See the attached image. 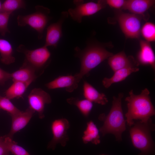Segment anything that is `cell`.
Masks as SVG:
<instances>
[{"instance_id":"6","label":"cell","mask_w":155,"mask_h":155,"mask_svg":"<svg viewBox=\"0 0 155 155\" xmlns=\"http://www.w3.org/2000/svg\"><path fill=\"white\" fill-rule=\"evenodd\" d=\"M116 19L126 38L138 39L141 33V18L139 15L117 11Z\"/></svg>"},{"instance_id":"10","label":"cell","mask_w":155,"mask_h":155,"mask_svg":"<svg viewBox=\"0 0 155 155\" xmlns=\"http://www.w3.org/2000/svg\"><path fill=\"white\" fill-rule=\"evenodd\" d=\"M28 100L29 107L38 113L40 119L43 118L45 105L51 102L50 95L41 88H35L29 94Z\"/></svg>"},{"instance_id":"7","label":"cell","mask_w":155,"mask_h":155,"mask_svg":"<svg viewBox=\"0 0 155 155\" xmlns=\"http://www.w3.org/2000/svg\"><path fill=\"white\" fill-rule=\"evenodd\" d=\"M17 50L24 55L25 59L24 63L35 70L44 66L51 57V53L47 47L45 45L35 49L29 50L24 45L21 44L17 48Z\"/></svg>"},{"instance_id":"33","label":"cell","mask_w":155,"mask_h":155,"mask_svg":"<svg viewBox=\"0 0 155 155\" xmlns=\"http://www.w3.org/2000/svg\"><path fill=\"white\" fill-rule=\"evenodd\" d=\"M3 137H0V142L3 140Z\"/></svg>"},{"instance_id":"30","label":"cell","mask_w":155,"mask_h":155,"mask_svg":"<svg viewBox=\"0 0 155 155\" xmlns=\"http://www.w3.org/2000/svg\"><path fill=\"white\" fill-rule=\"evenodd\" d=\"M11 79V73L4 70L0 67V84L3 85L6 81Z\"/></svg>"},{"instance_id":"13","label":"cell","mask_w":155,"mask_h":155,"mask_svg":"<svg viewBox=\"0 0 155 155\" xmlns=\"http://www.w3.org/2000/svg\"><path fill=\"white\" fill-rule=\"evenodd\" d=\"M35 112L28 107L24 111L11 116V125L10 132L7 136L12 138L13 135L25 127L32 118Z\"/></svg>"},{"instance_id":"23","label":"cell","mask_w":155,"mask_h":155,"mask_svg":"<svg viewBox=\"0 0 155 155\" xmlns=\"http://www.w3.org/2000/svg\"><path fill=\"white\" fill-rule=\"evenodd\" d=\"M68 103L76 106L82 113L85 116L89 115L93 107L92 102L87 99L80 100L71 97L67 99Z\"/></svg>"},{"instance_id":"8","label":"cell","mask_w":155,"mask_h":155,"mask_svg":"<svg viewBox=\"0 0 155 155\" xmlns=\"http://www.w3.org/2000/svg\"><path fill=\"white\" fill-rule=\"evenodd\" d=\"M75 5L74 8H70L68 13L72 19L78 23L82 22L83 17L95 14L104 8L106 4L104 0H99L97 3L90 2L84 3L83 0H74Z\"/></svg>"},{"instance_id":"9","label":"cell","mask_w":155,"mask_h":155,"mask_svg":"<svg viewBox=\"0 0 155 155\" xmlns=\"http://www.w3.org/2000/svg\"><path fill=\"white\" fill-rule=\"evenodd\" d=\"M70 127L69 123L65 119H57L51 124V129L53 137L48 144V148L54 149L57 144L65 146L69 140L67 131Z\"/></svg>"},{"instance_id":"26","label":"cell","mask_w":155,"mask_h":155,"mask_svg":"<svg viewBox=\"0 0 155 155\" xmlns=\"http://www.w3.org/2000/svg\"><path fill=\"white\" fill-rule=\"evenodd\" d=\"M141 33L143 37L148 42L155 40V25L152 22H146L141 29Z\"/></svg>"},{"instance_id":"1","label":"cell","mask_w":155,"mask_h":155,"mask_svg":"<svg viewBox=\"0 0 155 155\" xmlns=\"http://www.w3.org/2000/svg\"><path fill=\"white\" fill-rule=\"evenodd\" d=\"M150 93L147 88L142 90L138 95L134 94L133 90L129 92V96L125 99L127 102L128 108L125 116L127 124L129 126L133 125L135 120L146 122L155 115V109L151 100Z\"/></svg>"},{"instance_id":"34","label":"cell","mask_w":155,"mask_h":155,"mask_svg":"<svg viewBox=\"0 0 155 155\" xmlns=\"http://www.w3.org/2000/svg\"><path fill=\"white\" fill-rule=\"evenodd\" d=\"M100 155H107L105 154H101Z\"/></svg>"},{"instance_id":"3","label":"cell","mask_w":155,"mask_h":155,"mask_svg":"<svg viewBox=\"0 0 155 155\" xmlns=\"http://www.w3.org/2000/svg\"><path fill=\"white\" fill-rule=\"evenodd\" d=\"M123 96V93H121L117 97H113L111 109L105 118L103 126L100 129L103 135L112 133L118 141L121 140L122 134L126 129V121L124 118L121 104Z\"/></svg>"},{"instance_id":"5","label":"cell","mask_w":155,"mask_h":155,"mask_svg":"<svg viewBox=\"0 0 155 155\" xmlns=\"http://www.w3.org/2000/svg\"><path fill=\"white\" fill-rule=\"evenodd\" d=\"M36 11L31 14L26 15H18L17 22L18 26L21 27L28 25L36 30L38 38L41 39L43 32L50 19V9L42 6L37 5Z\"/></svg>"},{"instance_id":"21","label":"cell","mask_w":155,"mask_h":155,"mask_svg":"<svg viewBox=\"0 0 155 155\" xmlns=\"http://www.w3.org/2000/svg\"><path fill=\"white\" fill-rule=\"evenodd\" d=\"M13 82L12 84L5 92V97L10 100L22 97L30 84L20 81Z\"/></svg>"},{"instance_id":"12","label":"cell","mask_w":155,"mask_h":155,"mask_svg":"<svg viewBox=\"0 0 155 155\" xmlns=\"http://www.w3.org/2000/svg\"><path fill=\"white\" fill-rule=\"evenodd\" d=\"M80 80L76 74L60 76L45 85L49 89H53L58 88H65L69 92H71L78 87Z\"/></svg>"},{"instance_id":"15","label":"cell","mask_w":155,"mask_h":155,"mask_svg":"<svg viewBox=\"0 0 155 155\" xmlns=\"http://www.w3.org/2000/svg\"><path fill=\"white\" fill-rule=\"evenodd\" d=\"M139 43L140 49L137 55L138 61L142 64L150 65L154 70L155 55L150 42L140 40Z\"/></svg>"},{"instance_id":"2","label":"cell","mask_w":155,"mask_h":155,"mask_svg":"<svg viewBox=\"0 0 155 155\" xmlns=\"http://www.w3.org/2000/svg\"><path fill=\"white\" fill-rule=\"evenodd\" d=\"M75 50L76 56L81 62L80 72L76 74L80 80L92 69L113 55L102 46L97 44H88L83 50L76 47Z\"/></svg>"},{"instance_id":"24","label":"cell","mask_w":155,"mask_h":155,"mask_svg":"<svg viewBox=\"0 0 155 155\" xmlns=\"http://www.w3.org/2000/svg\"><path fill=\"white\" fill-rule=\"evenodd\" d=\"M3 140L9 152L14 155H30L24 148L13 140L12 138L6 135L4 136Z\"/></svg>"},{"instance_id":"28","label":"cell","mask_w":155,"mask_h":155,"mask_svg":"<svg viewBox=\"0 0 155 155\" xmlns=\"http://www.w3.org/2000/svg\"><path fill=\"white\" fill-rule=\"evenodd\" d=\"M11 13L0 11V34L3 36L9 32L8 25Z\"/></svg>"},{"instance_id":"19","label":"cell","mask_w":155,"mask_h":155,"mask_svg":"<svg viewBox=\"0 0 155 155\" xmlns=\"http://www.w3.org/2000/svg\"><path fill=\"white\" fill-rule=\"evenodd\" d=\"M83 94L86 99L92 102L103 105L108 102L106 96L99 92L91 84L86 81L83 84Z\"/></svg>"},{"instance_id":"27","label":"cell","mask_w":155,"mask_h":155,"mask_svg":"<svg viewBox=\"0 0 155 155\" xmlns=\"http://www.w3.org/2000/svg\"><path fill=\"white\" fill-rule=\"evenodd\" d=\"M1 109L8 113L11 116L15 115L21 111L18 109L5 96L0 95V109Z\"/></svg>"},{"instance_id":"29","label":"cell","mask_w":155,"mask_h":155,"mask_svg":"<svg viewBox=\"0 0 155 155\" xmlns=\"http://www.w3.org/2000/svg\"><path fill=\"white\" fill-rule=\"evenodd\" d=\"M104 1L106 5H107L111 7L119 9H122L125 1V0H106Z\"/></svg>"},{"instance_id":"25","label":"cell","mask_w":155,"mask_h":155,"mask_svg":"<svg viewBox=\"0 0 155 155\" xmlns=\"http://www.w3.org/2000/svg\"><path fill=\"white\" fill-rule=\"evenodd\" d=\"M25 1L22 0H6L2 4L1 11L11 14L17 9L25 7Z\"/></svg>"},{"instance_id":"4","label":"cell","mask_w":155,"mask_h":155,"mask_svg":"<svg viewBox=\"0 0 155 155\" xmlns=\"http://www.w3.org/2000/svg\"><path fill=\"white\" fill-rule=\"evenodd\" d=\"M133 125L130 133L133 145L141 151L138 155H150L154 149L151 133L154 126L151 119L146 122L140 121Z\"/></svg>"},{"instance_id":"14","label":"cell","mask_w":155,"mask_h":155,"mask_svg":"<svg viewBox=\"0 0 155 155\" xmlns=\"http://www.w3.org/2000/svg\"><path fill=\"white\" fill-rule=\"evenodd\" d=\"M108 59V64L114 72L125 67L139 65L133 57H127L123 51L113 54Z\"/></svg>"},{"instance_id":"16","label":"cell","mask_w":155,"mask_h":155,"mask_svg":"<svg viewBox=\"0 0 155 155\" xmlns=\"http://www.w3.org/2000/svg\"><path fill=\"white\" fill-rule=\"evenodd\" d=\"M154 0H125L121 9L127 10L132 13L142 15L155 4Z\"/></svg>"},{"instance_id":"18","label":"cell","mask_w":155,"mask_h":155,"mask_svg":"<svg viewBox=\"0 0 155 155\" xmlns=\"http://www.w3.org/2000/svg\"><path fill=\"white\" fill-rule=\"evenodd\" d=\"M138 66H131L118 70L114 72L113 75L110 78H105L102 80L103 85L106 88H108L113 84L124 80L131 73L138 71Z\"/></svg>"},{"instance_id":"20","label":"cell","mask_w":155,"mask_h":155,"mask_svg":"<svg viewBox=\"0 0 155 155\" xmlns=\"http://www.w3.org/2000/svg\"><path fill=\"white\" fill-rule=\"evenodd\" d=\"M13 49L11 43L7 40L0 38V60L3 63L9 65L15 61L13 55Z\"/></svg>"},{"instance_id":"32","label":"cell","mask_w":155,"mask_h":155,"mask_svg":"<svg viewBox=\"0 0 155 155\" xmlns=\"http://www.w3.org/2000/svg\"><path fill=\"white\" fill-rule=\"evenodd\" d=\"M2 4V3H1V1H0V11H1V9Z\"/></svg>"},{"instance_id":"22","label":"cell","mask_w":155,"mask_h":155,"mask_svg":"<svg viewBox=\"0 0 155 155\" xmlns=\"http://www.w3.org/2000/svg\"><path fill=\"white\" fill-rule=\"evenodd\" d=\"M82 140L84 144L91 142L98 144L100 142L99 131L94 122L90 121L87 124L86 130L84 131Z\"/></svg>"},{"instance_id":"17","label":"cell","mask_w":155,"mask_h":155,"mask_svg":"<svg viewBox=\"0 0 155 155\" xmlns=\"http://www.w3.org/2000/svg\"><path fill=\"white\" fill-rule=\"evenodd\" d=\"M35 69L24 63L19 69L11 73V77L13 81H18L30 84L36 79Z\"/></svg>"},{"instance_id":"11","label":"cell","mask_w":155,"mask_h":155,"mask_svg":"<svg viewBox=\"0 0 155 155\" xmlns=\"http://www.w3.org/2000/svg\"><path fill=\"white\" fill-rule=\"evenodd\" d=\"M68 12H61L58 20L49 25L47 28L46 34L44 45L56 48L62 36V27L65 20L68 17Z\"/></svg>"},{"instance_id":"31","label":"cell","mask_w":155,"mask_h":155,"mask_svg":"<svg viewBox=\"0 0 155 155\" xmlns=\"http://www.w3.org/2000/svg\"><path fill=\"white\" fill-rule=\"evenodd\" d=\"M3 140L0 142V155H9V152Z\"/></svg>"}]
</instances>
